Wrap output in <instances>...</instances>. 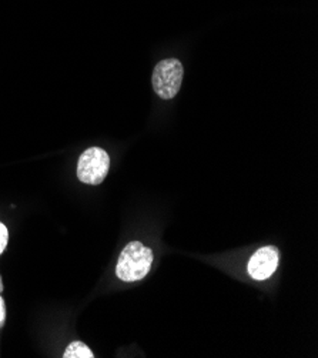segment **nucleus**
Here are the masks:
<instances>
[{"instance_id":"39448f33","label":"nucleus","mask_w":318,"mask_h":358,"mask_svg":"<svg viewBox=\"0 0 318 358\" xmlns=\"http://www.w3.org/2000/svg\"><path fill=\"white\" fill-rule=\"evenodd\" d=\"M63 357L64 358H93L94 354L85 343L75 341L72 344H68Z\"/></svg>"},{"instance_id":"0eeeda50","label":"nucleus","mask_w":318,"mask_h":358,"mask_svg":"<svg viewBox=\"0 0 318 358\" xmlns=\"http://www.w3.org/2000/svg\"><path fill=\"white\" fill-rule=\"evenodd\" d=\"M6 320V306H5V300L0 297V327L5 324Z\"/></svg>"},{"instance_id":"f257e3e1","label":"nucleus","mask_w":318,"mask_h":358,"mask_svg":"<svg viewBox=\"0 0 318 358\" xmlns=\"http://www.w3.org/2000/svg\"><path fill=\"white\" fill-rule=\"evenodd\" d=\"M153 264L152 248L143 245L141 241L129 243L119 257L116 266V275L124 282H134L143 280Z\"/></svg>"},{"instance_id":"f03ea898","label":"nucleus","mask_w":318,"mask_h":358,"mask_svg":"<svg viewBox=\"0 0 318 358\" xmlns=\"http://www.w3.org/2000/svg\"><path fill=\"white\" fill-rule=\"evenodd\" d=\"M183 75L185 69L180 60L164 59L159 62L152 76V83L156 94L163 100L174 99L182 87Z\"/></svg>"},{"instance_id":"7ed1b4c3","label":"nucleus","mask_w":318,"mask_h":358,"mask_svg":"<svg viewBox=\"0 0 318 358\" xmlns=\"http://www.w3.org/2000/svg\"><path fill=\"white\" fill-rule=\"evenodd\" d=\"M110 169V157L108 152L100 148L87 149L78 162V177L85 185L97 186L104 182Z\"/></svg>"},{"instance_id":"20e7f679","label":"nucleus","mask_w":318,"mask_h":358,"mask_svg":"<svg viewBox=\"0 0 318 358\" xmlns=\"http://www.w3.org/2000/svg\"><path fill=\"white\" fill-rule=\"evenodd\" d=\"M278 262H280L278 248L274 245H266L259 248L253 255V257L249 262V266H247V271H249V274L254 280L263 281L270 278L275 273L278 267Z\"/></svg>"},{"instance_id":"423d86ee","label":"nucleus","mask_w":318,"mask_h":358,"mask_svg":"<svg viewBox=\"0 0 318 358\" xmlns=\"http://www.w3.org/2000/svg\"><path fill=\"white\" fill-rule=\"evenodd\" d=\"M8 240H9L8 229L2 222H0V255L5 252V248L8 245Z\"/></svg>"},{"instance_id":"6e6552de","label":"nucleus","mask_w":318,"mask_h":358,"mask_svg":"<svg viewBox=\"0 0 318 358\" xmlns=\"http://www.w3.org/2000/svg\"><path fill=\"white\" fill-rule=\"evenodd\" d=\"M3 292V281H2V277H0V294H2Z\"/></svg>"}]
</instances>
